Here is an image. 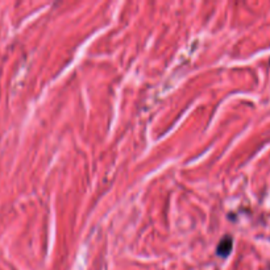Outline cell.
<instances>
[{
    "label": "cell",
    "mask_w": 270,
    "mask_h": 270,
    "mask_svg": "<svg viewBox=\"0 0 270 270\" xmlns=\"http://www.w3.org/2000/svg\"><path fill=\"white\" fill-rule=\"evenodd\" d=\"M232 247H233V243H232L231 236H224V237L220 240L218 248H216V253L222 257H227L232 251Z\"/></svg>",
    "instance_id": "6da1fadb"
}]
</instances>
